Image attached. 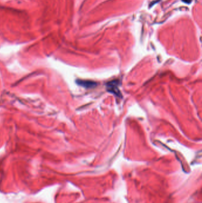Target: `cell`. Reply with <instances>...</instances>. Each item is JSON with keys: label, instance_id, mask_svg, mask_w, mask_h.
I'll return each instance as SVG.
<instances>
[{"label": "cell", "instance_id": "3957f363", "mask_svg": "<svg viewBox=\"0 0 202 203\" xmlns=\"http://www.w3.org/2000/svg\"><path fill=\"white\" fill-rule=\"evenodd\" d=\"M182 1H183V2H184L185 3L190 4V3H191V2L192 1V0H182Z\"/></svg>", "mask_w": 202, "mask_h": 203}, {"label": "cell", "instance_id": "7a4b0ae2", "mask_svg": "<svg viewBox=\"0 0 202 203\" xmlns=\"http://www.w3.org/2000/svg\"><path fill=\"white\" fill-rule=\"evenodd\" d=\"M77 82L79 85H81L83 87H87V88H92V87H94L97 85L96 83L93 82V81H91L78 80Z\"/></svg>", "mask_w": 202, "mask_h": 203}, {"label": "cell", "instance_id": "6da1fadb", "mask_svg": "<svg viewBox=\"0 0 202 203\" xmlns=\"http://www.w3.org/2000/svg\"><path fill=\"white\" fill-rule=\"evenodd\" d=\"M117 84H118L117 80H114V81L109 82L108 84H107V86H108V90L109 92L117 95V96H121V93L118 89Z\"/></svg>", "mask_w": 202, "mask_h": 203}]
</instances>
